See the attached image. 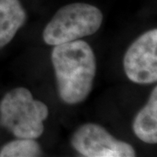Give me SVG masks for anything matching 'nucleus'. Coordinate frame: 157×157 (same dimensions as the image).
Instances as JSON below:
<instances>
[{"instance_id": "nucleus-1", "label": "nucleus", "mask_w": 157, "mask_h": 157, "mask_svg": "<svg viewBox=\"0 0 157 157\" xmlns=\"http://www.w3.org/2000/svg\"><path fill=\"white\" fill-rule=\"evenodd\" d=\"M54 46L52 62L59 97L67 104L81 103L90 94L96 74L93 49L78 39Z\"/></svg>"}, {"instance_id": "nucleus-2", "label": "nucleus", "mask_w": 157, "mask_h": 157, "mask_svg": "<svg viewBox=\"0 0 157 157\" xmlns=\"http://www.w3.org/2000/svg\"><path fill=\"white\" fill-rule=\"evenodd\" d=\"M48 114L45 103L34 100L31 92L24 87L10 91L0 103V123L18 139L40 137Z\"/></svg>"}, {"instance_id": "nucleus-3", "label": "nucleus", "mask_w": 157, "mask_h": 157, "mask_svg": "<svg viewBox=\"0 0 157 157\" xmlns=\"http://www.w3.org/2000/svg\"><path fill=\"white\" fill-rule=\"evenodd\" d=\"M103 21L96 6L73 3L61 7L46 25L43 39L47 45H58L95 33Z\"/></svg>"}, {"instance_id": "nucleus-8", "label": "nucleus", "mask_w": 157, "mask_h": 157, "mask_svg": "<svg viewBox=\"0 0 157 157\" xmlns=\"http://www.w3.org/2000/svg\"><path fill=\"white\" fill-rule=\"evenodd\" d=\"M42 155L35 139H18L7 143L0 152L1 157H34Z\"/></svg>"}, {"instance_id": "nucleus-4", "label": "nucleus", "mask_w": 157, "mask_h": 157, "mask_svg": "<svg viewBox=\"0 0 157 157\" xmlns=\"http://www.w3.org/2000/svg\"><path fill=\"white\" fill-rule=\"evenodd\" d=\"M73 147L86 157H132L135 151L130 144L115 139L100 125L79 127L71 139Z\"/></svg>"}, {"instance_id": "nucleus-7", "label": "nucleus", "mask_w": 157, "mask_h": 157, "mask_svg": "<svg viewBox=\"0 0 157 157\" xmlns=\"http://www.w3.org/2000/svg\"><path fill=\"white\" fill-rule=\"evenodd\" d=\"M135 135L144 142H157V87L152 91L146 106L135 116L133 122Z\"/></svg>"}, {"instance_id": "nucleus-5", "label": "nucleus", "mask_w": 157, "mask_h": 157, "mask_svg": "<svg viewBox=\"0 0 157 157\" xmlns=\"http://www.w3.org/2000/svg\"><path fill=\"white\" fill-rule=\"evenodd\" d=\"M128 78L137 84H152L157 80V30L152 29L133 42L123 59Z\"/></svg>"}, {"instance_id": "nucleus-6", "label": "nucleus", "mask_w": 157, "mask_h": 157, "mask_svg": "<svg viewBox=\"0 0 157 157\" xmlns=\"http://www.w3.org/2000/svg\"><path fill=\"white\" fill-rule=\"evenodd\" d=\"M26 21L19 0H0V48L9 44Z\"/></svg>"}]
</instances>
